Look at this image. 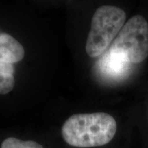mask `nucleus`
Here are the masks:
<instances>
[{
	"label": "nucleus",
	"mask_w": 148,
	"mask_h": 148,
	"mask_svg": "<svg viewBox=\"0 0 148 148\" xmlns=\"http://www.w3.org/2000/svg\"><path fill=\"white\" fill-rule=\"evenodd\" d=\"M116 127L114 118L106 112L76 114L66 120L61 132L68 145L88 148L108 144L114 138Z\"/></svg>",
	"instance_id": "nucleus-1"
},
{
	"label": "nucleus",
	"mask_w": 148,
	"mask_h": 148,
	"mask_svg": "<svg viewBox=\"0 0 148 148\" xmlns=\"http://www.w3.org/2000/svg\"><path fill=\"white\" fill-rule=\"evenodd\" d=\"M125 18V12L118 7L103 5L96 10L86 43V51L90 57L104 53L123 27Z\"/></svg>",
	"instance_id": "nucleus-2"
},
{
	"label": "nucleus",
	"mask_w": 148,
	"mask_h": 148,
	"mask_svg": "<svg viewBox=\"0 0 148 148\" xmlns=\"http://www.w3.org/2000/svg\"><path fill=\"white\" fill-rule=\"evenodd\" d=\"M109 49L123 54L130 63H140L148 56V23L134 15L122 27Z\"/></svg>",
	"instance_id": "nucleus-3"
},
{
	"label": "nucleus",
	"mask_w": 148,
	"mask_h": 148,
	"mask_svg": "<svg viewBox=\"0 0 148 148\" xmlns=\"http://www.w3.org/2000/svg\"><path fill=\"white\" fill-rule=\"evenodd\" d=\"M130 64L123 54L108 49L98 61L97 66L103 75L117 79L123 77L127 73Z\"/></svg>",
	"instance_id": "nucleus-4"
},
{
	"label": "nucleus",
	"mask_w": 148,
	"mask_h": 148,
	"mask_svg": "<svg viewBox=\"0 0 148 148\" xmlns=\"http://www.w3.org/2000/svg\"><path fill=\"white\" fill-rule=\"evenodd\" d=\"M23 46L11 35L0 33V62L15 63L23 58Z\"/></svg>",
	"instance_id": "nucleus-5"
},
{
	"label": "nucleus",
	"mask_w": 148,
	"mask_h": 148,
	"mask_svg": "<svg viewBox=\"0 0 148 148\" xmlns=\"http://www.w3.org/2000/svg\"><path fill=\"white\" fill-rule=\"evenodd\" d=\"M12 64L0 62V94H6L13 89L14 77Z\"/></svg>",
	"instance_id": "nucleus-6"
},
{
	"label": "nucleus",
	"mask_w": 148,
	"mask_h": 148,
	"mask_svg": "<svg viewBox=\"0 0 148 148\" xmlns=\"http://www.w3.org/2000/svg\"><path fill=\"white\" fill-rule=\"evenodd\" d=\"M1 148H43L34 140H23L14 137L5 138L1 143Z\"/></svg>",
	"instance_id": "nucleus-7"
}]
</instances>
